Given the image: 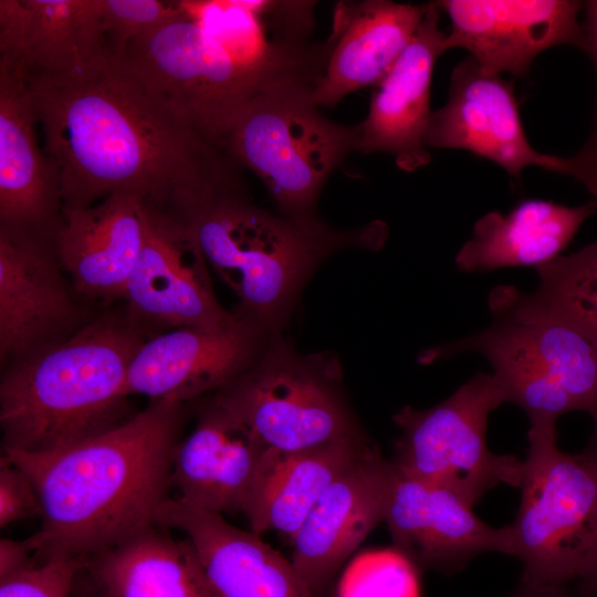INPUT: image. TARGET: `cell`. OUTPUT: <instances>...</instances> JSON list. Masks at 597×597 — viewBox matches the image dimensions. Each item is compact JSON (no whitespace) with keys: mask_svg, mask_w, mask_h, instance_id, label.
Instances as JSON below:
<instances>
[{"mask_svg":"<svg viewBox=\"0 0 597 597\" xmlns=\"http://www.w3.org/2000/svg\"><path fill=\"white\" fill-rule=\"evenodd\" d=\"M504 402L496 376L478 373L436 406H404L392 416L400 436L390 460L400 474L448 488L472 507L499 484L520 488L523 460L492 452L486 441L489 416Z\"/></svg>","mask_w":597,"mask_h":597,"instance_id":"8","label":"cell"},{"mask_svg":"<svg viewBox=\"0 0 597 597\" xmlns=\"http://www.w3.org/2000/svg\"><path fill=\"white\" fill-rule=\"evenodd\" d=\"M591 417L594 419V433L589 447L585 451L597 462V413Z\"/></svg>","mask_w":597,"mask_h":597,"instance_id":"38","label":"cell"},{"mask_svg":"<svg viewBox=\"0 0 597 597\" xmlns=\"http://www.w3.org/2000/svg\"><path fill=\"white\" fill-rule=\"evenodd\" d=\"M488 305L492 322L526 348L575 410L597 413V345L583 331L512 285L493 289Z\"/></svg>","mask_w":597,"mask_h":597,"instance_id":"24","label":"cell"},{"mask_svg":"<svg viewBox=\"0 0 597 597\" xmlns=\"http://www.w3.org/2000/svg\"><path fill=\"white\" fill-rule=\"evenodd\" d=\"M527 440L513 557L524 582L575 584L597 551V462L558 448L556 420L530 421Z\"/></svg>","mask_w":597,"mask_h":597,"instance_id":"6","label":"cell"},{"mask_svg":"<svg viewBox=\"0 0 597 597\" xmlns=\"http://www.w3.org/2000/svg\"><path fill=\"white\" fill-rule=\"evenodd\" d=\"M397 474L370 444L322 493L291 538V562L315 597H323L349 555L384 522Z\"/></svg>","mask_w":597,"mask_h":597,"instance_id":"12","label":"cell"},{"mask_svg":"<svg viewBox=\"0 0 597 597\" xmlns=\"http://www.w3.org/2000/svg\"><path fill=\"white\" fill-rule=\"evenodd\" d=\"M136 323L101 317L12 365L0 385L2 451L52 452L129 419L128 369L145 342Z\"/></svg>","mask_w":597,"mask_h":597,"instance_id":"3","label":"cell"},{"mask_svg":"<svg viewBox=\"0 0 597 597\" xmlns=\"http://www.w3.org/2000/svg\"><path fill=\"white\" fill-rule=\"evenodd\" d=\"M505 597H588L576 585H536L520 579Z\"/></svg>","mask_w":597,"mask_h":597,"instance_id":"34","label":"cell"},{"mask_svg":"<svg viewBox=\"0 0 597 597\" xmlns=\"http://www.w3.org/2000/svg\"><path fill=\"white\" fill-rule=\"evenodd\" d=\"M384 522L394 549L418 570L453 575L484 553L513 556L510 524L493 527L450 489L398 471Z\"/></svg>","mask_w":597,"mask_h":597,"instance_id":"14","label":"cell"},{"mask_svg":"<svg viewBox=\"0 0 597 597\" xmlns=\"http://www.w3.org/2000/svg\"><path fill=\"white\" fill-rule=\"evenodd\" d=\"M585 8V22L583 27L584 42L583 48L585 52L591 57L597 78V0H590L584 2ZM595 125L597 126V98L595 107Z\"/></svg>","mask_w":597,"mask_h":597,"instance_id":"35","label":"cell"},{"mask_svg":"<svg viewBox=\"0 0 597 597\" xmlns=\"http://www.w3.org/2000/svg\"><path fill=\"white\" fill-rule=\"evenodd\" d=\"M272 452L212 395L206 396L192 431L176 447L171 488L193 506L243 513Z\"/></svg>","mask_w":597,"mask_h":597,"instance_id":"16","label":"cell"},{"mask_svg":"<svg viewBox=\"0 0 597 597\" xmlns=\"http://www.w3.org/2000/svg\"><path fill=\"white\" fill-rule=\"evenodd\" d=\"M156 524L189 540L219 597H315L291 561L222 514L170 496L158 509Z\"/></svg>","mask_w":597,"mask_h":597,"instance_id":"18","label":"cell"},{"mask_svg":"<svg viewBox=\"0 0 597 597\" xmlns=\"http://www.w3.org/2000/svg\"><path fill=\"white\" fill-rule=\"evenodd\" d=\"M41 502L29 475L9 457L0 460V526L41 517Z\"/></svg>","mask_w":597,"mask_h":597,"instance_id":"31","label":"cell"},{"mask_svg":"<svg viewBox=\"0 0 597 597\" xmlns=\"http://www.w3.org/2000/svg\"><path fill=\"white\" fill-rule=\"evenodd\" d=\"M423 142L427 148L469 150L516 179L528 166L564 172L563 157L542 154L528 143L511 83L485 73L471 56L453 69L449 98L432 112Z\"/></svg>","mask_w":597,"mask_h":597,"instance_id":"15","label":"cell"},{"mask_svg":"<svg viewBox=\"0 0 597 597\" xmlns=\"http://www.w3.org/2000/svg\"><path fill=\"white\" fill-rule=\"evenodd\" d=\"M209 266L233 290L242 314L275 333L315 266L345 247H370V229L336 231L316 217L275 216L230 190L181 219Z\"/></svg>","mask_w":597,"mask_h":597,"instance_id":"4","label":"cell"},{"mask_svg":"<svg viewBox=\"0 0 597 597\" xmlns=\"http://www.w3.org/2000/svg\"><path fill=\"white\" fill-rule=\"evenodd\" d=\"M184 405L150 401L123 423L41 454L2 451L41 502L34 558L87 559L156 524L171 489Z\"/></svg>","mask_w":597,"mask_h":597,"instance_id":"2","label":"cell"},{"mask_svg":"<svg viewBox=\"0 0 597 597\" xmlns=\"http://www.w3.org/2000/svg\"><path fill=\"white\" fill-rule=\"evenodd\" d=\"M441 9L429 2L411 42L374 86L366 118L358 124L357 151L387 153L404 171L430 163L423 137L432 112L430 87L433 65L447 50V34L439 29Z\"/></svg>","mask_w":597,"mask_h":597,"instance_id":"17","label":"cell"},{"mask_svg":"<svg viewBox=\"0 0 597 597\" xmlns=\"http://www.w3.org/2000/svg\"><path fill=\"white\" fill-rule=\"evenodd\" d=\"M102 30L109 53L119 57L127 45L181 13L157 0H97Z\"/></svg>","mask_w":597,"mask_h":597,"instance_id":"29","label":"cell"},{"mask_svg":"<svg viewBox=\"0 0 597 597\" xmlns=\"http://www.w3.org/2000/svg\"><path fill=\"white\" fill-rule=\"evenodd\" d=\"M578 180L597 203V126L585 146L574 156L564 158V172Z\"/></svg>","mask_w":597,"mask_h":597,"instance_id":"32","label":"cell"},{"mask_svg":"<svg viewBox=\"0 0 597 597\" xmlns=\"http://www.w3.org/2000/svg\"><path fill=\"white\" fill-rule=\"evenodd\" d=\"M536 269L540 282L532 294L597 345V240Z\"/></svg>","mask_w":597,"mask_h":597,"instance_id":"28","label":"cell"},{"mask_svg":"<svg viewBox=\"0 0 597 597\" xmlns=\"http://www.w3.org/2000/svg\"><path fill=\"white\" fill-rule=\"evenodd\" d=\"M84 569L108 597H219L189 540L158 524L88 557Z\"/></svg>","mask_w":597,"mask_h":597,"instance_id":"26","label":"cell"},{"mask_svg":"<svg viewBox=\"0 0 597 597\" xmlns=\"http://www.w3.org/2000/svg\"><path fill=\"white\" fill-rule=\"evenodd\" d=\"M84 563L78 558L35 561L0 579V597H69Z\"/></svg>","mask_w":597,"mask_h":597,"instance_id":"30","label":"cell"},{"mask_svg":"<svg viewBox=\"0 0 597 597\" xmlns=\"http://www.w3.org/2000/svg\"><path fill=\"white\" fill-rule=\"evenodd\" d=\"M36 543L33 535L23 541L0 540V579L35 562Z\"/></svg>","mask_w":597,"mask_h":597,"instance_id":"33","label":"cell"},{"mask_svg":"<svg viewBox=\"0 0 597 597\" xmlns=\"http://www.w3.org/2000/svg\"><path fill=\"white\" fill-rule=\"evenodd\" d=\"M146 203L115 192L95 206L63 209L52 233L59 263L92 297H123L145 235Z\"/></svg>","mask_w":597,"mask_h":597,"instance_id":"22","label":"cell"},{"mask_svg":"<svg viewBox=\"0 0 597 597\" xmlns=\"http://www.w3.org/2000/svg\"><path fill=\"white\" fill-rule=\"evenodd\" d=\"M427 8L388 0L338 1L313 87L315 104L332 107L357 90L374 87L411 42Z\"/></svg>","mask_w":597,"mask_h":597,"instance_id":"19","label":"cell"},{"mask_svg":"<svg viewBox=\"0 0 597 597\" xmlns=\"http://www.w3.org/2000/svg\"><path fill=\"white\" fill-rule=\"evenodd\" d=\"M52 238L0 227V354L4 362L41 347L73 316L52 254Z\"/></svg>","mask_w":597,"mask_h":597,"instance_id":"20","label":"cell"},{"mask_svg":"<svg viewBox=\"0 0 597 597\" xmlns=\"http://www.w3.org/2000/svg\"><path fill=\"white\" fill-rule=\"evenodd\" d=\"M588 597H597V551L587 564L579 579L574 584Z\"/></svg>","mask_w":597,"mask_h":597,"instance_id":"37","label":"cell"},{"mask_svg":"<svg viewBox=\"0 0 597 597\" xmlns=\"http://www.w3.org/2000/svg\"><path fill=\"white\" fill-rule=\"evenodd\" d=\"M63 209L129 192L182 218L242 189L239 165L116 57L25 78Z\"/></svg>","mask_w":597,"mask_h":597,"instance_id":"1","label":"cell"},{"mask_svg":"<svg viewBox=\"0 0 597 597\" xmlns=\"http://www.w3.org/2000/svg\"><path fill=\"white\" fill-rule=\"evenodd\" d=\"M108 55L97 0H0V63L25 78Z\"/></svg>","mask_w":597,"mask_h":597,"instance_id":"23","label":"cell"},{"mask_svg":"<svg viewBox=\"0 0 597 597\" xmlns=\"http://www.w3.org/2000/svg\"><path fill=\"white\" fill-rule=\"evenodd\" d=\"M36 125L25 77L0 63V227L51 237L63 205Z\"/></svg>","mask_w":597,"mask_h":597,"instance_id":"21","label":"cell"},{"mask_svg":"<svg viewBox=\"0 0 597 597\" xmlns=\"http://www.w3.org/2000/svg\"><path fill=\"white\" fill-rule=\"evenodd\" d=\"M211 395L275 452L367 438L344 395L338 366L297 354L274 333L239 377Z\"/></svg>","mask_w":597,"mask_h":597,"instance_id":"7","label":"cell"},{"mask_svg":"<svg viewBox=\"0 0 597 597\" xmlns=\"http://www.w3.org/2000/svg\"><path fill=\"white\" fill-rule=\"evenodd\" d=\"M209 264L188 226L146 205L143 247L123 297L137 321L217 327L235 315L216 298Z\"/></svg>","mask_w":597,"mask_h":597,"instance_id":"11","label":"cell"},{"mask_svg":"<svg viewBox=\"0 0 597 597\" xmlns=\"http://www.w3.org/2000/svg\"><path fill=\"white\" fill-rule=\"evenodd\" d=\"M596 209L594 200L567 207L526 199L509 213L491 211L475 222L472 237L457 253V268L467 273L509 266L538 268L561 255Z\"/></svg>","mask_w":597,"mask_h":597,"instance_id":"25","label":"cell"},{"mask_svg":"<svg viewBox=\"0 0 597 597\" xmlns=\"http://www.w3.org/2000/svg\"><path fill=\"white\" fill-rule=\"evenodd\" d=\"M370 444L368 438L348 439L272 452L243 511L251 531H276L291 540L329 483Z\"/></svg>","mask_w":597,"mask_h":597,"instance_id":"27","label":"cell"},{"mask_svg":"<svg viewBox=\"0 0 597 597\" xmlns=\"http://www.w3.org/2000/svg\"><path fill=\"white\" fill-rule=\"evenodd\" d=\"M314 82L293 77L266 85L235 113L222 145L254 172L283 216L315 218L318 195L334 170L357 150L358 125H344L318 111Z\"/></svg>","mask_w":597,"mask_h":597,"instance_id":"5","label":"cell"},{"mask_svg":"<svg viewBox=\"0 0 597 597\" xmlns=\"http://www.w3.org/2000/svg\"><path fill=\"white\" fill-rule=\"evenodd\" d=\"M69 597H108L84 569L78 572Z\"/></svg>","mask_w":597,"mask_h":597,"instance_id":"36","label":"cell"},{"mask_svg":"<svg viewBox=\"0 0 597 597\" xmlns=\"http://www.w3.org/2000/svg\"><path fill=\"white\" fill-rule=\"evenodd\" d=\"M180 7V6H179ZM116 57L201 133L222 145L239 108L279 77L235 56L181 7ZM223 146V145H222Z\"/></svg>","mask_w":597,"mask_h":597,"instance_id":"9","label":"cell"},{"mask_svg":"<svg viewBox=\"0 0 597 597\" xmlns=\"http://www.w3.org/2000/svg\"><path fill=\"white\" fill-rule=\"evenodd\" d=\"M273 334L244 314L217 327H178L145 341L127 376L129 395L185 405L239 377Z\"/></svg>","mask_w":597,"mask_h":597,"instance_id":"10","label":"cell"},{"mask_svg":"<svg viewBox=\"0 0 597 597\" xmlns=\"http://www.w3.org/2000/svg\"><path fill=\"white\" fill-rule=\"evenodd\" d=\"M438 4L451 21L448 50L469 51L488 74L526 76L545 50L563 44L583 48L582 1L442 0Z\"/></svg>","mask_w":597,"mask_h":597,"instance_id":"13","label":"cell"}]
</instances>
